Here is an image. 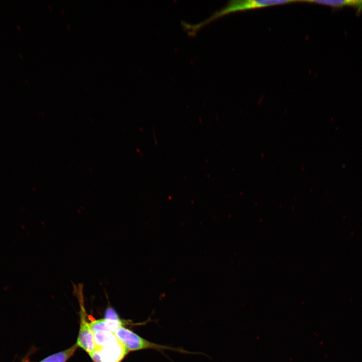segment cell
I'll return each instance as SVG.
<instances>
[{
    "label": "cell",
    "instance_id": "obj_2",
    "mask_svg": "<svg viewBox=\"0 0 362 362\" xmlns=\"http://www.w3.org/2000/svg\"><path fill=\"white\" fill-rule=\"evenodd\" d=\"M114 334L129 351L152 349L162 352L165 350H171L182 353H193L182 348L160 345L149 341L124 326L119 327Z\"/></svg>",
    "mask_w": 362,
    "mask_h": 362
},
{
    "label": "cell",
    "instance_id": "obj_6",
    "mask_svg": "<svg viewBox=\"0 0 362 362\" xmlns=\"http://www.w3.org/2000/svg\"><path fill=\"white\" fill-rule=\"evenodd\" d=\"M300 2L313 3L324 5L333 8H340L344 6L353 7L357 9V12L362 11V0H345V1H300Z\"/></svg>",
    "mask_w": 362,
    "mask_h": 362
},
{
    "label": "cell",
    "instance_id": "obj_5",
    "mask_svg": "<svg viewBox=\"0 0 362 362\" xmlns=\"http://www.w3.org/2000/svg\"><path fill=\"white\" fill-rule=\"evenodd\" d=\"M89 323L93 332L108 331L114 333L119 327L124 325V322L120 319L110 320L105 318L93 321Z\"/></svg>",
    "mask_w": 362,
    "mask_h": 362
},
{
    "label": "cell",
    "instance_id": "obj_1",
    "mask_svg": "<svg viewBox=\"0 0 362 362\" xmlns=\"http://www.w3.org/2000/svg\"><path fill=\"white\" fill-rule=\"evenodd\" d=\"M296 2H299V1L232 0L229 1L225 7L214 13L203 21L193 25L185 24L184 26L193 33L211 21L231 13Z\"/></svg>",
    "mask_w": 362,
    "mask_h": 362
},
{
    "label": "cell",
    "instance_id": "obj_4",
    "mask_svg": "<svg viewBox=\"0 0 362 362\" xmlns=\"http://www.w3.org/2000/svg\"><path fill=\"white\" fill-rule=\"evenodd\" d=\"M80 325L76 343L88 354L96 349L94 334L87 320L85 309L80 305Z\"/></svg>",
    "mask_w": 362,
    "mask_h": 362
},
{
    "label": "cell",
    "instance_id": "obj_7",
    "mask_svg": "<svg viewBox=\"0 0 362 362\" xmlns=\"http://www.w3.org/2000/svg\"><path fill=\"white\" fill-rule=\"evenodd\" d=\"M78 347L75 343L70 347L51 354L39 362H66L74 354Z\"/></svg>",
    "mask_w": 362,
    "mask_h": 362
},
{
    "label": "cell",
    "instance_id": "obj_3",
    "mask_svg": "<svg viewBox=\"0 0 362 362\" xmlns=\"http://www.w3.org/2000/svg\"><path fill=\"white\" fill-rule=\"evenodd\" d=\"M129 351L116 337L105 343L89 355L94 362H120Z\"/></svg>",
    "mask_w": 362,
    "mask_h": 362
}]
</instances>
